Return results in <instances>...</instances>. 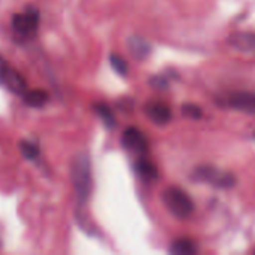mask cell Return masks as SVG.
Instances as JSON below:
<instances>
[{
    "label": "cell",
    "instance_id": "cell-9",
    "mask_svg": "<svg viewBox=\"0 0 255 255\" xmlns=\"http://www.w3.org/2000/svg\"><path fill=\"white\" fill-rule=\"evenodd\" d=\"M229 43L241 51V52H247V54H254L255 52V33L250 31H236L233 34L229 36Z\"/></svg>",
    "mask_w": 255,
    "mask_h": 255
},
{
    "label": "cell",
    "instance_id": "cell-14",
    "mask_svg": "<svg viewBox=\"0 0 255 255\" xmlns=\"http://www.w3.org/2000/svg\"><path fill=\"white\" fill-rule=\"evenodd\" d=\"M94 111H96V114L102 118V121L105 123L106 127L112 128V127L115 126V123H117L115 115H114L112 109H111L106 103H96V105H94Z\"/></svg>",
    "mask_w": 255,
    "mask_h": 255
},
{
    "label": "cell",
    "instance_id": "cell-17",
    "mask_svg": "<svg viewBox=\"0 0 255 255\" xmlns=\"http://www.w3.org/2000/svg\"><path fill=\"white\" fill-rule=\"evenodd\" d=\"M182 114L190 117V118H194V120H199L202 117V109L194 105V103H185L182 106Z\"/></svg>",
    "mask_w": 255,
    "mask_h": 255
},
{
    "label": "cell",
    "instance_id": "cell-3",
    "mask_svg": "<svg viewBox=\"0 0 255 255\" xmlns=\"http://www.w3.org/2000/svg\"><path fill=\"white\" fill-rule=\"evenodd\" d=\"M193 178L206 182L209 185H214L217 188H232L236 184V178L233 173L226 172L223 169L214 167V166H200L193 172Z\"/></svg>",
    "mask_w": 255,
    "mask_h": 255
},
{
    "label": "cell",
    "instance_id": "cell-7",
    "mask_svg": "<svg viewBox=\"0 0 255 255\" xmlns=\"http://www.w3.org/2000/svg\"><path fill=\"white\" fill-rule=\"evenodd\" d=\"M145 114L146 117L155 123L157 126H164L172 118V109L167 103L160 100H152L145 105Z\"/></svg>",
    "mask_w": 255,
    "mask_h": 255
},
{
    "label": "cell",
    "instance_id": "cell-12",
    "mask_svg": "<svg viewBox=\"0 0 255 255\" xmlns=\"http://www.w3.org/2000/svg\"><path fill=\"white\" fill-rule=\"evenodd\" d=\"M22 99H24V103L28 105L30 108H42L48 102V93L40 88L27 90L22 94Z\"/></svg>",
    "mask_w": 255,
    "mask_h": 255
},
{
    "label": "cell",
    "instance_id": "cell-11",
    "mask_svg": "<svg viewBox=\"0 0 255 255\" xmlns=\"http://www.w3.org/2000/svg\"><path fill=\"white\" fill-rule=\"evenodd\" d=\"M134 169H136L137 175L143 181H146V182H151V181H157L158 179V169H157V166L151 160H146V158L137 160Z\"/></svg>",
    "mask_w": 255,
    "mask_h": 255
},
{
    "label": "cell",
    "instance_id": "cell-16",
    "mask_svg": "<svg viewBox=\"0 0 255 255\" xmlns=\"http://www.w3.org/2000/svg\"><path fill=\"white\" fill-rule=\"evenodd\" d=\"M109 61H111L112 69H114L118 75L126 76V75L128 73V64H127V61H126L121 55H118V54H111Z\"/></svg>",
    "mask_w": 255,
    "mask_h": 255
},
{
    "label": "cell",
    "instance_id": "cell-4",
    "mask_svg": "<svg viewBox=\"0 0 255 255\" xmlns=\"http://www.w3.org/2000/svg\"><path fill=\"white\" fill-rule=\"evenodd\" d=\"M39 27V12L37 9L28 7L22 13H15L12 18V28L13 31L22 37V39H30L36 34Z\"/></svg>",
    "mask_w": 255,
    "mask_h": 255
},
{
    "label": "cell",
    "instance_id": "cell-13",
    "mask_svg": "<svg viewBox=\"0 0 255 255\" xmlns=\"http://www.w3.org/2000/svg\"><path fill=\"white\" fill-rule=\"evenodd\" d=\"M197 251H199L197 244L193 239H187V238L175 241L170 247V253L175 255H193Z\"/></svg>",
    "mask_w": 255,
    "mask_h": 255
},
{
    "label": "cell",
    "instance_id": "cell-15",
    "mask_svg": "<svg viewBox=\"0 0 255 255\" xmlns=\"http://www.w3.org/2000/svg\"><path fill=\"white\" fill-rule=\"evenodd\" d=\"M19 151L27 160H36L39 157V154H40L39 146L36 143H33V142H28V140H22L19 143Z\"/></svg>",
    "mask_w": 255,
    "mask_h": 255
},
{
    "label": "cell",
    "instance_id": "cell-1",
    "mask_svg": "<svg viewBox=\"0 0 255 255\" xmlns=\"http://www.w3.org/2000/svg\"><path fill=\"white\" fill-rule=\"evenodd\" d=\"M70 179L73 184V190L76 193L78 202L84 205L93 191V173H91V161L87 152H79L70 166Z\"/></svg>",
    "mask_w": 255,
    "mask_h": 255
},
{
    "label": "cell",
    "instance_id": "cell-6",
    "mask_svg": "<svg viewBox=\"0 0 255 255\" xmlns=\"http://www.w3.org/2000/svg\"><path fill=\"white\" fill-rule=\"evenodd\" d=\"M123 145L136 154H146L148 152V139L146 136L136 127H128L123 133Z\"/></svg>",
    "mask_w": 255,
    "mask_h": 255
},
{
    "label": "cell",
    "instance_id": "cell-18",
    "mask_svg": "<svg viewBox=\"0 0 255 255\" xmlns=\"http://www.w3.org/2000/svg\"><path fill=\"white\" fill-rule=\"evenodd\" d=\"M151 85L157 90H166L167 88V81L163 76H155L151 79Z\"/></svg>",
    "mask_w": 255,
    "mask_h": 255
},
{
    "label": "cell",
    "instance_id": "cell-5",
    "mask_svg": "<svg viewBox=\"0 0 255 255\" xmlns=\"http://www.w3.org/2000/svg\"><path fill=\"white\" fill-rule=\"evenodd\" d=\"M0 85H4L13 94L22 96L27 91V84L22 75L9 66V63L0 55Z\"/></svg>",
    "mask_w": 255,
    "mask_h": 255
},
{
    "label": "cell",
    "instance_id": "cell-8",
    "mask_svg": "<svg viewBox=\"0 0 255 255\" xmlns=\"http://www.w3.org/2000/svg\"><path fill=\"white\" fill-rule=\"evenodd\" d=\"M226 105L233 108V109H238V111H242V112H247V114H253L255 115V94L254 93H244V91H236V93H232L229 94L226 99H224Z\"/></svg>",
    "mask_w": 255,
    "mask_h": 255
},
{
    "label": "cell",
    "instance_id": "cell-2",
    "mask_svg": "<svg viewBox=\"0 0 255 255\" xmlns=\"http://www.w3.org/2000/svg\"><path fill=\"white\" fill-rule=\"evenodd\" d=\"M163 205L176 218L185 220L194 212V203L191 197L178 187H169L161 194Z\"/></svg>",
    "mask_w": 255,
    "mask_h": 255
},
{
    "label": "cell",
    "instance_id": "cell-10",
    "mask_svg": "<svg viewBox=\"0 0 255 255\" xmlns=\"http://www.w3.org/2000/svg\"><path fill=\"white\" fill-rule=\"evenodd\" d=\"M127 48L136 60H145L151 54V43L142 36H130L127 40Z\"/></svg>",
    "mask_w": 255,
    "mask_h": 255
}]
</instances>
